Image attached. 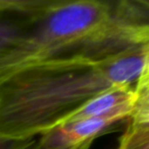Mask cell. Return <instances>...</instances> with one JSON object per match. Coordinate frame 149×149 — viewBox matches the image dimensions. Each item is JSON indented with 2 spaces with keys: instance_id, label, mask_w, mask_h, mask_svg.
I'll return each instance as SVG.
<instances>
[{
  "instance_id": "52a82bcc",
  "label": "cell",
  "mask_w": 149,
  "mask_h": 149,
  "mask_svg": "<svg viewBox=\"0 0 149 149\" xmlns=\"http://www.w3.org/2000/svg\"><path fill=\"white\" fill-rule=\"evenodd\" d=\"M117 149H149V124L130 122Z\"/></svg>"
},
{
  "instance_id": "8992f818",
  "label": "cell",
  "mask_w": 149,
  "mask_h": 149,
  "mask_svg": "<svg viewBox=\"0 0 149 149\" xmlns=\"http://www.w3.org/2000/svg\"><path fill=\"white\" fill-rule=\"evenodd\" d=\"M83 0H0V7L33 14H43Z\"/></svg>"
},
{
  "instance_id": "5b68a950",
  "label": "cell",
  "mask_w": 149,
  "mask_h": 149,
  "mask_svg": "<svg viewBox=\"0 0 149 149\" xmlns=\"http://www.w3.org/2000/svg\"><path fill=\"white\" fill-rule=\"evenodd\" d=\"M39 15L0 7V79L6 75L11 56Z\"/></svg>"
},
{
  "instance_id": "9c48e42d",
  "label": "cell",
  "mask_w": 149,
  "mask_h": 149,
  "mask_svg": "<svg viewBox=\"0 0 149 149\" xmlns=\"http://www.w3.org/2000/svg\"><path fill=\"white\" fill-rule=\"evenodd\" d=\"M36 139H10L0 136V149H28Z\"/></svg>"
},
{
  "instance_id": "ba28073f",
  "label": "cell",
  "mask_w": 149,
  "mask_h": 149,
  "mask_svg": "<svg viewBox=\"0 0 149 149\" xmlns=\"http://www.w3.org/2000/svg\"><path fill=\"white\" fill-rule=\"evenodd\" d=\"M136 93L137 96L130 122L134 124H149V85L136 89Z\"/></svg>"
},
{
  "instance_id": "3957f363",
  "label": "cell",
  "mask_w": 149,
  "mask_h": 149,
  "mask_svg": "<svg viewBox=\"0 0 149 149\" xmlns=\"http://www.w3.org/2000/svg\"><path fill=\"white\" fill-rule=\"evenodd\" d=\"M125 113L62 123L40 136L41 149H90L100 136L110 133L121 122L130 119Z\"/></svg>"
},
{
  "instance_id": "8fae6325",
  "label": "cell",
  "mask_w": 149,
  "mask_h": 149,
  "mask_svg": "<svg viewBox=\"0 0 149 149\" xmlns=\"http://www.w3.org/2000/svg\"><path fill=\"white\" fill-rule=\"evenodd\" d=\"M28 149H41V147H40V145H39V143H38V140H36V141H35L34 143H33Z\"/></svg>"
},
{
  "instance_id": "277c9868",
  "label": "cell",
  "mask_w": 149,
  "mask_h": 149,
  "mask_svg": "<svg viewBox=\"0 0 149 149\" xmlns=\"http://www.w3.org/2000/svg\"><path fill=\"white\" fill-rule=\"evenodd\" d=\"M136 96L137 93L135 85H119L112 87L88 100L81 108L68 116L64 123L77 120L98 118L117 113H125L131 116Z\"/></svg>"
},
{
  "instance_id": "6da1fadb",
  "label": "cell",
  "mask_w": 149,
  "mask_h": 149,
  "mask_svg": "<svg viewBox=\"0 0 149 149\" xmlns=\"http://www.w3.org/2000/svg\"><path fill=\"white\" fill-rule=\"evenodd\" d=\"M148 57L149 44L100 62H44L7 75L0 79V136L43 135L94 96L136 85Z\"/></svg>"
},
{
  "instance_id": "7c38bea8",
  "label": "cell",
  "mask_w": 149,
  "mask_h": 149,
  "mask_svg": "<svg viewBox=\"0 0 149 149\" xmlns=\"http://www.w3.org/2000/svg\"><path fill=\"white\" fill-rule=\"evenodd\" d=\"M137 1H140V2H142V3L147 4V5H149V0H137Z\"/></svg>"
},
{
  "instance_id": "30bf717a",
  "label": "cell",
  "mask_w": 149,
  "mask_h": 149,
  "mask_svg": "<svg viewBox=\"0 0 149 149\" xmlns=\"http://www.w3.org/2000/svg\"><path fill=\"white\" fill-rule=\"evenodd\" d=\"M148 85H149V57H148L147 64H146L145 68H144V71L142 72L139 80H138L137 83H136L135 88L140 89V88H143V87H145V86H148Z\"/></svg>"
},
{
  "instance_id": "7a4b0ae2",
  "label": "cell",
  "mask_w": 149,
  "mask_h": 149,
  "mask_svg": "<svg viewBox=\"0 0 149 149\" xmlns=\"http://www.w3.org/2000/svg\"><path fill=\"white\" fill-rule=\"evenodd\" d=\"M109 14L108 0H83L40 14L11 56L5 76L31 65L57 61L71 46L101 28Z\"/></svg>"
}]
</instances>
